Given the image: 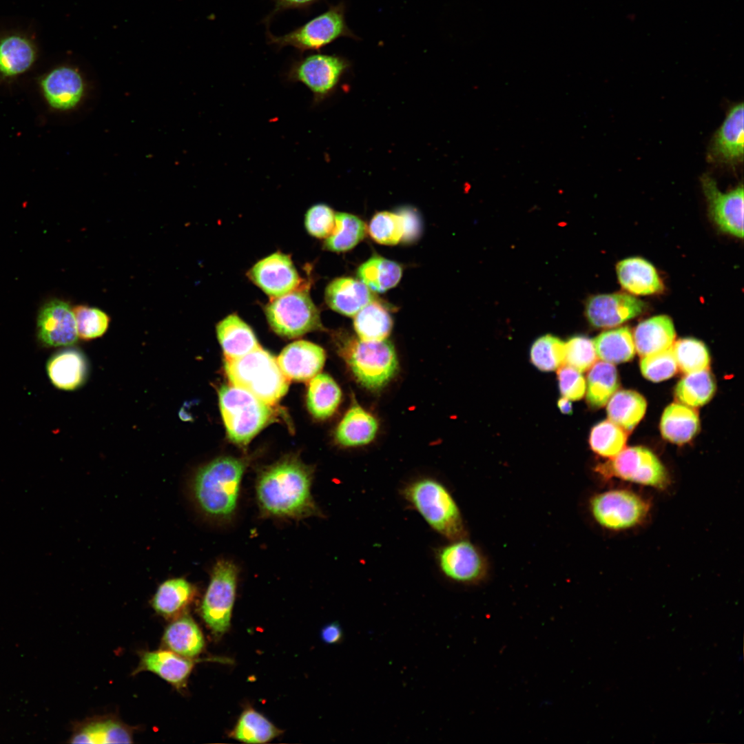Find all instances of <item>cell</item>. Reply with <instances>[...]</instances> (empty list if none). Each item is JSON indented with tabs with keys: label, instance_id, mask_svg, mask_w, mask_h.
<instances>
[{
	"label": "cell",
	"instance_id": "1",
	"mask_svg": "<svg viewBox=\"0 0 744 744\" xmlns=\"http://www.w3.org/2000/svg\"><path fill=\"white\" fill-rule=\"evenodd\" d=\"M312 479L313 470L296 457H285L265 468L256 485L261 513L295 519L320 516L311 492Z\"/></svg>",
	"mask_w": 744,
	"mask_h": 744
},
{
	"label": "cell",
	"instance_id": "2",
	"mask_svg": "<svg viewBox=\"0 0 744 744\" xmlns=\"http://www.w3.org/2000/svg\"><path fill=\"white\" fill-rule=\"evenodd\" d=\"M246 466L247 462L242 459L222 457L198 471L193 480V493L203 513L218 519L233 515Z\"/></svg>",
	"mask_w": 744,
	"mask_h": 744
},
{
	"label": "cell",
	"instance_id": "3",
	"mask_svg": "<svg viewBox=\"0 0 744 744\" xmlns=\"http://www.w3.org/2000/svg\"><path fill=\"white\" fill-rule=\"evenodd\" d=\"M225 371L230 384L272 406L287 393L289 385L277 360L260 346L240 358L225 359Z\"/></svg>",
	"mask_w": 744,
	"mask_h": 744
},
{
	"label": "cell",
	"instance_id": "4",
	"mask_svg": "<svg viewBox=\"0 0 744 744\" xmlns=\"http://www.w3.org/2000/svg\"><path fill=\"white\" fill-rule=\"evenodd\" d=\"M402 496L437 533L451 540L463 538L465 529L459 509L440 482L417 479L404 486Z\"/></svg>",
	"mask_w": 744,
	"mask_h": 744
},
{
	"label": "cell",
	"instance_id": "5",
	"mask_svg": "<svg viewBox=\"0 0 744 744\" xmlns=\"http://www.w3.org/2000/svg\"><path fill=\"white\" fill-rule=\"evenodd\" d=\"M218 397L227 435L235 444L247 445L276 417L273 406L232 384L223 385Z\"/></svg>",
	"mask_w": 744,
	"mask_h": 744
},
{
	"label": "cell",
	"instance_id": "6",
	"mask_svg": "<svg viewBox=\"0 0 744 744\" xmlns=\"http://www.w3.org/2000/svg\"><path fill=\"white\" fill-rule=\"evenodd\" d=\"M339 353L359 383L369 389L384 386L398 369L395 348L386 340L364 341L347 337L341 342Z\"/></svg>",
	"mask_w": 744,
	"mask_h": 744
},
{
	"label": "cell",
	"instance_id": "7",
	"mask_svg": "<svg viewBox=\"0 0 744 744\" xmlns=\"http://www.w3.org/2000/svg\"><path fill=\"white\" fill-rule=\"evenodd\" d=\"M345 11L344 1L330 5L323 13L285 34L267 31V42L276 50L290 46L303 53L318 51L341 37L359 39L347 25Z\"/></svg>",
	"mask_w": 744,
	"mask_h": 744
},
{
	"label": "cell",
	"instance_id": "8",
	"mask_svg": "<svg viewBox=\"0 0 744 744\" xmlns=\"http://www.w3.org/2000/svg\"><path fill=\"white\" fill-rule=\"evenodd\" d=\"M595 470L606 479L617 478L659 490L665 489L670 482L669 474L659 459L642 446L624 448L597 466Z\"/></svg>",
	"mask_w": 744,
	"mask_h": 744
},
{
	"label": "cell",
	"instance_id": "9",
	"mask_svg": "<svg viewBox=\"0 0 744 744\" xmlns=\"http://www.w3.org/2000/svg\"><path fill=\"white\" fill-rule=\"evenodd\" d=\"M271 328L279 335L294 338L322 328L320 313L309 293L298 288L273 298L265 307Z\"/></svg>",
	"mask_w": 744,
	"mask_h": 744
},
{
	"label": "cell",
	"instance_id": "10",
	"mask_svg": "<svg viewBox=\"0 0 744 744\" xmlns=\"http://www.w3.org/2000/svg\"><path fill=\"white\" fill-rule=\"evenodd\" d=\"M590 510L595 521L603 528L622 531L645 521L650 511V503L628 489L617 488L594 495Z\"/></svg>",
	"mask_w": 744,
	"mask_h": 744
},
{
	"label": "cell",
	"instance_id": "11",
	"mask_svg": "<svg viewBox=\"0 0 744 744\" xmlns=\"http://www.w3.org/2000/svg\"><path fill=\"white\" fill-rule=\"evenodd\" d=\"M237 579L238 568L231 561L220 559L212 569L200 609L206 624L217 635L230 626Z\"/></svg>",
	"mask_w": 744,
	"mask_h": 744
},
{
	"label": "cell",
	"instance_id": "12",
	"mask_svg": "<svg viewBox=\"0 0 744 744\" xmlns=\"http://www.w3.org/2000/svg\"><path fill=\"white\" fill-rule=\"evenodd\" d=\"M39 92L49 110L69 113L79 109L88 94V83L83 72L70 64L56 65L37 81Z\"/></svg>",
	"mask_w": 744,
	"mask_h": 744
},
{
	"label": "cell",
	"instance_id": "13",
	"mask_svg": "<svg viewBox=\"0 0 744 744\" xmlns=\"http://www.w3.org/2000/svg\"><path fill=\"white\" fill-rule=\"evenodd\" d=\"M349 65L348 61L338 55L311 54L293 60L285 78L289 82L304 85L316 103L335 87Z\"/></svg>",
	"mask_w": 744,
	"mask_h": 744
},
{
	"label": "cell",
	"instance_id": "14",
	"mask_svg": "<svg viewBox=\"0 0 744 744\" xmlns=\"http://www.w3.org/2000/svg\"><path fill=\"white\" fill-rule=\"evenodd\" d=\"M701 187L706 198L710 216L723 232L743 237V186L722 192L716 180L708 174L701 177Z\"/></svg>",
	"mask_w": 744,
	"mask_h": 744
},
{
	"label": "cell",
	"instance_id": "15",
	"mask_svg": "<svg viewBox=\"0 0 744 744\" xmlns=\"http://www.w3.org/2000/svg\"><path fill=\"white\" fill-rule=\"evenodd\" d=\"M437 562L443 575L462 583H473L484 578L486 565L482 553L463 538L452 540L437 552Z\"/></svg>",
	"mask_w": 744,
	"mask_h": 744
},
{
	"label": "cell",
	"instance_id": "16",
	"mask_svg": "<svg viewBox=\"0 0 744 744\" xmlns=\"http://www.w3.org/2000/svg\"><path fill=\"white\" fill-rule=\"evenodd\" d=\"M248 276L272 298L298 289L302 282L290 256L280 252L273 253L257 262L248 271Z\"/></svg>",
	"mask_w": 744,
	"mask_h": 744
},
{
	"label": "cell",
	"instance_id": "17",
	"mask_svg": "<svg viewBox=\"0 0 744 744\" xmlns=\"http://www.w3.org/2000/svg\"><path fill=\"white\" fill-rule=\"evenodd\" d=\"M645 304L627 293L599 294L588 299L585 314L596 328L613 327L642 313Z\"/></svg>",
	"mask_w": 744,
	"mask_h": 744
},
{
	"label": "cell",
	"instance_id": "18",
	"mask_svg": "<svg viewBox=\"0 0 744 744\" xmlns=\"http://www.w3.org/2000/svg\"><path fill=\"white\" fill-rule=\"evenodd\" d=\"M39 340L46 347H65L78 339L73 309L65 302L52 300L40 309L37 318Z\"/></svg>",
	"mask_w": 744,
	"mask_h": 744
},
{
	"label": "cell",
	"instance_id": "19",
	"mask_svg": "<svg viewBox=\"0 0 744 744\" xmlns=\"http://www.w3.org/2000/svg\"><path fill=\"white\" fill-rule=\"evenodd\" d=\"M743 103L732 106L716 132L708 150L712 161L736 164L743 161L744 130Z\"/></svg>",
	"mask_w": 744,
	"mask_h": 744
},
{
	"label": "cell",
	"instance_id": "20",
	"mask_svg": "<svg viewBox=\"0 0 744 744\" xmlns=\"http://www.w3.org/2000/svg\"><path fill=\"white\" fill-rule=\"evenodd\" d=\"M325 358L321 347L311 342L298 340L287 345L276 360L289 381L306 382L318 374Z\"/></svg>",
	"mask_w": 744,
	"mask_h": 744
},
{
	"label": "cell",
	"instance_id": "21",
	"mask_svg": "<svg viewBox=\"0 0 744 744\" xmlns=\"http://www.w3.org/2000/svg\"><path fill=\"white\" fill-rule=\"evenodd\" d=\"M38 56L37 48L28 37L8 34L0 38V81L11 82L32 69Z\"/></svg>",
	"mask_w": 744,
	"mask_h": 744
},
{
	"label": "cell",
	"instance_id": "22",
	"mask_svg": "<svg viewBox=\"0 0 744 744\" xmlns=\"http://www.w3.org/2000/svg\"><path fill=\"white\" fill-rule=\"evenodd\" d=\"M375 300L372 291L362 281L349 277L334 279L325 289V300L329 307L347 316H354Z\"/></svg>",
	"mask_w": 744,
	"mask_h": 744
},
{
	"label": "cell",
	"instance_id": "23",
	"mask_svg": "<svg viewBox=\"0 0 744 744\" xmlns=\"http://www.w3.org/2000/svg\"><path fill=\"white\" fill-rule=\"evenodd\" d=\"M617 273L621 287L634 295L655 294L664 288L654 267L639 257L620 261L617 265Z\"/></svg>",
	"mask_w": 744,
	"mask_h": 744
},
{
	"label": "cell",
	"instance_id": "24",
	"mask_svg": "<svg viewBox=\"0 0 744 744\" xmlns=\"http://www.w3.org/2000/svg\"><path fill=\"white\" fill-rule=\"evenodd\" d=\"M194 662L189 658L172 651L157 650L144 652L135 671H150L175 687L182 688L192 672Z\"/></svg>",
	"mask_w": 744,
	"mask_h": 744
},
{
	"label": "cell",
	"instance_id": "25",
	"mask_svg": "<svg viewBox=\"0 0 744 744\" xmlns=\"http://www.w3.org/2000/svg\"><path fill=\"white\" fill-rule=\"evenodd\" d=\"M675 336L671 318L660 315L639 323L634 329L633 340L638 354L644 357L670 348Z\"/></svg>",
	"mask_w": 744,
	"mask_h": 744
},
{
	"label": "cell",
	"instance_id": "26",
	"mask_svg": "<svg viewBox=\"0 0 744 744\" xmlns=\"http://www.w3.org/2000/svg\"><path fill=\"white\" fill-rule=\"evenodd\" d=\"M46 367L52 383L65 391H73L81 386L87 374L85 358L80 351L73 349L53 355Z\"/></svg>",
	"mask_w": 744,
	"mask_h": 744
},
{
	"label": "cell",
	"instance_id": "27",
	"mask_svg": "<svg viewBox=\"0 0 744 744\" xmlns=\"http://www.w3.org/2000/svg\"><path fill=\"white\" fill-rule=\"evenodd\" d=\"M216 329L225 359L240 358L260 347L252 329L236 314L220 321Z\"/></svg>",
	"mask_w": 744,
	"mask_h": 744
},
{
	"label": "cell",
	"instance_id": "28",
	"mask_svg": "<svg viewBox=\"0 0 744 744\" xmlns=\"http://www.w3.org/2000/svg\"><path fill=\"white\" fill-rule=\"evenodd\" d=\"M378 424L376 419L353 402L339 423L335 437L344 446H358L370 443L375 437Z\"/></svg>",
	"mask_w": 744,
	"mask_h": 744
},
{
	"label": "cell",
	"instance_id": "29",
	"mask_svg": "<svg viewBox=\"0 0 744 744\" xmlns=\"http://www.w3.org/2000/svg\"><path fill=\"white\" fill-rule=\"evenodd\" d=\"M163 641L170 650L187 658L199 654L205 645L201 630L188 615L171 623L165 631Z\"/></svg>",
	"mask_w": 744,
	"mask_h": 744
},
{
	"label": "cell",
	"instance_id": "30",
	"mask_svg": "<svg viewBox=\"0 0 744 744\" xmlns=\"http://www.w3.org/2000/svg\"><path fill=\"white\" fill-rule=\"evenodd\" d=\"M698 414L685 405L672 404L664 411L660 424L663 437L683 444L691 440L699 430Z\"/></svg>",
	"mask_w": 744,
	"mask_h": 744
},
{
	"label": "cell",
	"instance_id": "31",
	"mask_svg": "<svg viewBox=\"0 0 744 744\" xmlns=\"http://www.w3.org/2000/svg\"><path fill=\"white\" fill-rule=\"evenodd\" d=\"M341 390L334 380L327 374L320 373L310 380L307 392V407L317 419H327L338 407Z\"/></svg>",
	"mask_w": 744,
	"mask_h": 744
},
{
	"label": "cell",
	"instance_id": "32",
	"mask_svg": "<svg viewBox=\"0 0 744 744\" xmlns=\"http://www.w3.org/2000/svg\"><path fill=\"white\" fill-rule=\"evenodd\" d=\"M646 401L636 391L621 390L616 391L608 402L607 414L611 422L631 431L643 417Z\"/></svg>",
	"mask_w": 744,
	"mask_h": 744
},
{
	"label": "cell",
	"instance_id": "33",
	"mask_svg": "<svg viewBox=\"0 0 744 744\" xmlns=\"http://www.w3.org/2000/svg\"><path fill=\"white\" fill-rule=\"evenodd\" d=\"M72 743H131L130 730L121 722L105 719L90 721L76 728L71 737Z\"/></svg>",
	"mask_w": 744,
	"mask_h": 744
},
{
	"label": "cell",
	"instance_id": "34",
	"mask_svg": "<svg viewBox=\"0 0 744 744\" xmlns=\"http://www.w3.org/2000/svg\"><path fill=\"white\" fill-rule=\"evenodd\" d=\"M195 595L194 586L183 578L166 580L158 588L152 606L160 614L169 617L181 612Z\"/></svg>",
	"mask_w": 744,
	"mask_h": 744
},
{
	"label": "cell",
	"instance_id": "35",
	"mask_svg": "<svg viewBox=\"0 0 744 744\" xmlns=\"http://www.w3.org/2000/svg\"><path fill=\"white\" fill-rule=\"evenodd\" d=\"M357 274L371 291L382 293L399 282L402 269L397 262L374 254L358 267Z\"/></svg>",
	"mask_w": 744,
	"mask_h": 744
},
{
	"label": "cell",
	"instance_id": "36",
	"mask_svg": "<svg viewBox=\"0 0 744 744\" xmlns=\"http://www.w3.org/2000/svg\"><path fill=\"white\" fill-rule=\"evenodd\" d=\"M393 326L392 318L385 307L375 300L362 308L355 316L353 327L358 338L364 341L386 340Z\"/></svg>",
	"mask_w": 744,
	"mask_h": 744
},
{
	"label": "cell",
	"instance_id": "37",
	"mask_svg": "<svg viewBox=\"0 0 744 744\" xmlns=\"http://www.w3.org/2000/svg\"><path fill=\"white\" fill-rule=\"evenodd\" d=\"M593 342L597 355L610 364L630 361L635 353L633 336L627 327L603 331Z\"/></svg>",
	"mask_w": 744,
	"mask_h": 744
},
{
	"label": "cell",
	"instance_id": "38",
	"mask_svg": "<svg viewBox=\"0 0 744 744\" xmlns=\"http://www.w3.org/2000/svg\"><path fill=\"white\" fill-rule=\"evenodd\" d=\"M619 387V380L614 366L604 361L597 362L591 366L587 376V401L592 407H602Z\"/></svg>",
	"mask_w": 744,
	"mask_h": 744
},
{
	"label": "cell",
	"instance_id": "39",
	"mask_svg": "<svg viewBox=\"0 0 744 744\" xmlns=\"http://www.w3.org/2000/svg\"><path fill=\"white\" fill-rule=\"evenodd\" d=\"M366 234V226L358 217L347 213H335V226L324 240V248L334 252L350 250Z\"/></svg>",
	"mask_w": 744,
	"mask_h": 744
},
{
	"label": "cell",
	"instance_id": "40",
	"mask_svg": "<svg viewBox=\"0 0 744 744\" xmlns=\"http://www.w3.org/2000/svg\"><path fill=\"white\" fill-rule=\"evenodd\" d=\"M716 391V384L707 369L691 373L684 376L677 384L674 394L683 404L698 407L708 402Z\"/></svg>",
	"mask_w": 744,
	"mask_h": 744
},
{
	"label": "cell",
	"instance_id": "41",
	"mask_svg": "<svg viewBox=\"0 0 744 744\" xmlns=\"http://www.w3.org/2000/svg\"><path fill=\"white\" fill-rule=\"evenodd\" d=\"M281 731L254 709L245 710L238 720L232 736L243 743H263L279 736Z\"/></svg>",
	"mask_w": 744,
	"mask_h": 744
},
{
	"label": "cell",
	"instance_id": "42",
	"mask_svg": "<svg viewBox=\"0 0 744 744\" xmlns=\"http://www.w3.org/2000/svg\"><path fill=\"white\" fill-rule=\"evenodd\" d=\"M626 431L610 420H604L593 426L589 442L592 450L598 455L612 458L625 448Z\"/></svg>",
	"mask_w": 744,
	"mask_h": 744
},
{
	"label": "cell",
	"instance_id": "43",
	"mask_svg": "<svg viewBox=\"0 0 744 744\" xmlns=\"http://www.w3.org/2000/svg\"><path fill=\"white\" fill-rule=\"evenodd\" d=\"M676 364L685 373L705 370L710 362L709 351L701 341L687 338L677 340L672 346Z\"/></svg>",
	"mask_w": 744,
	"mask_h": 744
},
{
	"label": "cell",
	"instance_id": "44",
	"mask_svg": "<svg viewBox=\"0 0 744 744\" xmlns=\"http://www.w3.org/2000/svg\"><path fill=\"white\" fill-rule=\"evenodd\" d=\"M564 346L565 343L557 337L541 336L531 346L530 361L541 371H554L564 362Z\"/></svg>",
	"mask_w": 744,
	"mask_h": 744
},
{
	"label": "cell",
	"instance_id": "45",
	"mask_svg": "<svg viewBox=\"0 0 744 744\" xmlns=\"http://www.w3.org/2000/svg\"><path fill=\"white\" fill-rule=\"evenodd\" d=\"M369 233L380 244L396 245L402 240L404 233L402 218L397 213L378 212L370 221Z\"/></svg>",
	"mask_w": 744,
	"mask_h": 744
},
{
	"label": "cell",
	"instance_id": "46",
	"mask_svg": "<svg viewBox=\"0 0 744 744\" xmlns=\"http://www.w3.org/2000/svg\"><path fill=\"white\" fill-rule=\"evenodd\" d=\"M78 337L84 340L102 336L107 331L109 316L102 310L85 305L73 309Z\"/></svg>",
	"mask_w": 744,
	"mask_h": 744
},
{
	"label": "cell",
	"instance_id": "47",
	"mask_svg": "<svg viewBox=\"0 0 744 744\" xmlns=\"http://www.w3.org/2000/svg\"><path fill=\"white\" fill-rule=\"evenodd\" d=\"M594 342L583 335H575L565 343L564 362L580 372L590 369L597 360Z\"/></svg>",
	"mask_w": 744,
	"mask_h": 744
},
{
	"label": "cell",
	"instance_id": "48",
	"mask_svg": "<svg viewBox=\"0 0 744 744\" xmlns=\"http://www.w3.org/2000/svg\"><path fill=\"white\" fill-rule=\"evenodd\" d=\"M640 369L648 380L658 382L672 377L677 371V364L672 347L663 351L642 357Z\"/></svg>",
	"mask_w": 744,
	"mask_h": 744
},
{
	"label": "cell",
	"instance_id": "49",
	"mask_svg": "<svg viewBox=\"0 0 744 744\" xmlns=\"http://www.w3.org/2000/svg\"><path fill=\"white\" fill-rule=\"evenodd\" d=\"M335 213L325 204L311 206L306 212L304 225L308 233L318 238H326L335 226Z\"/></svg>",
	"mask_w": 744,
	"mask_h": 744
},
{
	"label": "cell",
	"instance_id": "50",
	"mask_svg": "<svg viewBox=\"0 0 744 744\" xmlns=\"http://www.w3.org/2000/svg\"><path fill=\"white\" fill-rule=\"evenodd\" d=\"M557 379L561 394L570 400L582 398L586 392V380L581 372L568 366H560Z\"/></svg>",
	"mask_w": 744,
	"mask_h": 744
},
{
	"label": "cell",
	"instance_id": "51",
	"mask_svg": "<svg viewBox=\"0 0 744 744\" xmlns=\"http://www.w3.org/2000/svg\"><path fill=\"white\" fill-rule=\"evenodd\" d=\"M402 218L404 233L402 240L404 242H413L417 240L422 232V223L419 214L413 209H402L398 213Z\"/></svg>",
	"mask_w": 744,
	"mask_h": 744
},
{
	"label": "cell",
	"instance_id": "52",
	"mask_svg": "<svg viewBox=\"0 0 744 744\" xmlns=\"http://www.w3.org/2000/svg\"><path fill=\"white\" fill-rule=\"evenodd\" d=\"M274 7L271 12L263 19V23L269 24L272 19L278 13L288 10H308L311 6L322 0H273Z\"/></svg>",
	"mask_w": 744,
	"mask_h": 744
},
{
	"label": "cell",
	"instance_id": "53",
	"mask_svg": "<svg viewBox=\"0 0 744 744\" xmlns=\"http://www.w3.org/2000/svg\"><path fill=\"white\" fill-rule=\"evenodd\" d=\"M321 637L325 643L329 644L338 643L342 638V631L340 625L337 623H331L325 626L321 631Z\"/></svg>",
	"mask_w": 744,
	"mask_h": 744
},
{
	"label": "cell",
	"instance_id": "54",
	"mask_svg": "<svg viewBox=\"0 0 744 744\" xmlns=\"http://www.w3.org/2000/svg\"><path fill=\"white\" fill-rule=\"evenodd\" d=\"M557 406L561 412L564 414H571L572 413L570 400L565 397L559 399L557 401Z\"/></svg>",
	"mask_w": 744,
	"mask_h": 744
}]
</instances>
